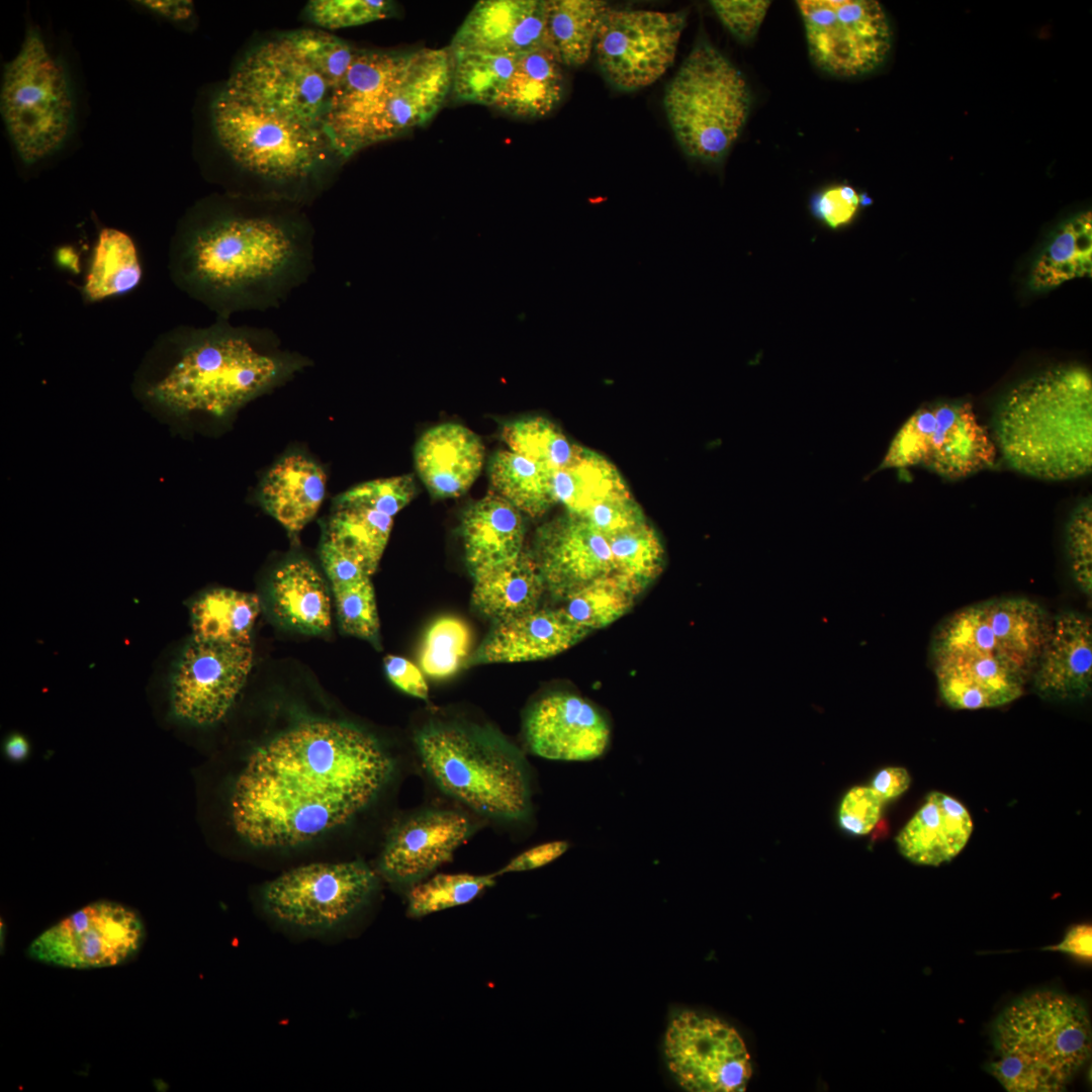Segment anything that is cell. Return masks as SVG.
<instances>
[{
    "mask_svg": "<svg viewBox=\"0 0 1092 1092\" xmlns=\"http://www.w3.org/2000/svg\"><path fill=\"white\" fill-rule=\"evenodd\" d=\"M392 771L391 757L366 732L303 721L249 756L232 793L234 828L255 847L304 843L352 819Z\"/></svg>",
    "mask_w": 1092,
    "mask_h": 1092,
    "instance_id": "1",
    "label": "cell"
},
{
    "mask_svg": "<svg viewBox=\"0 0 1092 1092\" xmlns=\"http://www.w3.org/2000/svg\"><path fill=\"white\" fill-rule=\"evenodd\" d=\"M168 255L173 283L228 320L279 307L314 269L312 233L304 223L238 209L187 220Z\"/></svg>",
    "mask_w": 1092,
    "mask_h": 1092,
    "instance_id": "2",
    "label": "cell"
},
{
    "mask_svg": "<svg viewBox=\"0 0 1092 1092\" xmlns=\"http://www.w3.org/2000/svg\"><path fill=\"white\" fill-rule=\"evenodd\" d=\"M155 373L144 396L175 415L226 416L282 383L307 361L281 349L268 328L235 326L216 317L207 327L179 326L161 335L152 351Z\"/></svg>",
    "mask_w": 1092,
    "mask_h": 1092,
    "instance_id": "3",
    "label": "cell"
},
{
    "mask_svg": "<svg viewBox=\"0 0 1092 1092\" xmlns=\"http://www.w3.org/2000/svg\"><path fill=\"white\" fill-rule=\"evenodd\" d=\"M1051 623L1041 605L1023 597L991 599L947 617L931 644L943 702L952 709L977 710L1021 697Z\"/></svg>",
    "mask_w": 1092,
    "mask_h": 1092,
    "instance_id": "4",
    "label": "cell"
},
{
    "mask_svg": "<svg viewBox=\"0 0 1092 1092\" xmlns=\"http://www.w3.org/2000/svg\"><path fill=\"white\" fill-rule=\"evenodd\" d=\"M451 84L449 48L359 50L325 117L331 152L349 158L426 123L444 104Z\"/></svg>",
    "mask_w": 1092,
    "mask_h": 1092,
    "instance_id": "5",
    "label": "cell"
},
{
    "mask_svg": "<svg viewBox=\"0 0 1092 1092\" xmlns=\"http://www.w3.org/2000/svg\"><path fill=\"white\" fill-rule=\"evenodd\" d=\"M998 447L1014 470L1045 480L1086 475L1092 467V378L1063 365L1011 388L994 416Z\"/></svg>",
    "mask_w": 1092,
    "mask_h": 1092,
    "instance_id": "6",
    "label": "cell"
},
{
    "mask_svg": "<svg viewBox=\"0 0 1092 1092\" xmlns=\"http://www.w3.org/2000/svg\"><path fill=\"white\" fill-rule=\"evenodd\" d=\"M989 1072L1009 1092L1066 1089L1088 1062L1092 1029L1077 998L1036 991L1006 1007L992 1028Z\"/></svg>",
    "mask_w": 1092,
    "mask_h": 1092,
    "instance_id": "7",
    "label": "cell"
},
{
    "mask_svg": "<svg viewBox=\"0 0 1092 1092\" xmlns=\"http://www.w3.org/2000/svg\"><path fill=\"white\" fill-rule=\"evenodd\" d=\"M416 744L427 772L451 797L494 818L530 816L529 767L506 740L479 729L434 725L418 733Z\"/></svg>",
    "mask_w": 1092,
    "mask_h": 1092,
    "instance_id": "8",
    "label": "cell"
},
{
    "mask_svg": "<svg viewBox=\"0 0 1092 1092\" xmlns=\"http://www.w3.org/2000/svg\"><path fill=\"white\" fill-rule=\"evenodd\" d=\"M663 105L686 155L718 163L746 124L751 92L740 70L717 48L702 40L668 83Z\"/></svg>",
    "mask_w": 1092,
    "mask_h": 1092,
    "instance_id": "9",
    "label": "cell"
},
{
    "mask_svg": "<svg viewBox=\"0 0 1092 1092\" xmlns=\"http://www.w3.org/2000/svg\"><path fill=\"white\" fill-rule=\"evenodd\" d=\"M0 111L13 147L28 165L58 151L73 128L69 76L35 27L27 28L18 53L4 66Z\"/></svg>",
    "mask_w": 1092,
    "mask_h": 1092,
    "instance_id": "10",
    "label": "cell"
},
{
    "mask_svg": "<svg viewBox=\"0 0 1092 1092\" xmlns=\"http://www.w3.org/2000/svg\"><path fill=\"white\" fill-rule=\"evenodd\" d=\"M215 135L245 171L272 184H301L331 152L322 129L260 110L219 93L212 103Z\"/></svg>",
    "mask_w": 1092,
    "mask_h": 1092,
    "instance_id": "11",
    "label": "cell"
},
{
    "mask_svg": "<svg viewBox=\"0 0 1092 1092\" xmlns=\"http://www.w3.org/2000/svg\"><path fill=\"white\" fill-rule=\"evenodd\" d=\"M334 91L335 87L286 33L250 52L221 93L286 120L324 130Z\"/></svg>",
    "mask_w": 1092,
    "mask_h": 1092,
    "instance_id": "12",
    "label": "cell"
},
{
    "mask_svg": "<svg viewBox=\"0 0 1092 1092\" xmlns=\"http://www.w3.org/2000/svg\"><path fill=\"white\" fill-rule=\"evenodd\" d=\"M997 447L970 402H942L915 411L901 426L879 469L922 466L949 479L991 467Z\"/></svg>",
    "mask_w": 1092,
    "mask_h": 1092,
    "instance_id": "13",
    "label": "cell"
},
{
    "mask_svg": "<svg viewBox=\"0 0 1092 1092\" xmlns=\"http://www.w3.org/2000/svg\"><path fill=\"white\" fill-rule=\"evenodd\" d=\"M376 886L375 873L363 861L310 863L268 882L262 903L278 922L324 933L351 917Z\"/></svg>",
    "mask_w": 1092,
    "mask_h": 1092,
    "instance_id": "14",
    "label": "cell"
},
{
    "mask_svg": "<svg viewBox=\"0 0 1092 1092\" xmlns=\"http://www.w3.org/2000/svg\"><path fill=\"white\" fill-rule=\"evenodd\" d=\"M813 64L840 78L872 73L887 59L892 29L877 0H798Z\"/></svg>",
    "mask_w": 1092,
    "mask_h": 1092,
    "instance_id": "15",
    "label": "cell"
},
{
    "mask_svg": "<svg viewBox=\"0 0 1092 1092\" xmlns=\"http://www.w3.org/2000/svg\"><path fill=\"white\" fill-rule=\"evenodd\" d=\"M146 936V925L135 910L115 901L98 900L38 934L26 948V956L60 968H110L133 960Z\"/></svg>",
    "mask_w": 1092,
    "mask_h": 1092,
    "instance_id": "16",
    "label": "cell"
},
{
    "mask_svg": "<svg viewBox=\"0 0 1092 1092\" xmlns=\"http://www.w3.org/2000/svg\"><path fill=\"white\" fill-rule=\"evenodd\" d=\"M686 12L610 9L598 32V67L615 88L634 91L657 81L672 65Z\"/></svg>",
    "mask_w": 1092,
    "mask_h": 1092,
    "instance_id": "17",
    "label": "cell"
},
{
    "mask_svg": "<svg viewBox=\"0 0 1092 1092\" xmlns=\"http://www.w3.org/2000/svg\"><path fill=\"white\" fill-rule=\"evenodd\" d=\"M664 1055L677 1084L690 1092H742L752 1074L740 1034L716 1017L692 1011L671 1019Z\"/></svg>",
    "mask_w": 1092,
    "mask_h": 1092,
    "instance_id": "18",
    "label": "cell"
},
{
    "mask_svg": "<svg viewBox=\"0 0 1092 1092\" xmlns=\"http://www.w3.org/2000/svg\"><path fill=\"white\" fill-rule=\"evenodd\" d=\"M251 643L192 638L171 679V704L181 720L209 725L222 719L244 688L253 665Z\"/></svg>",
    "mask_w": 1092,
    "mask_h": 1092,
    "instance_id": "19",
    "label": "cell"
},
{
    "mask_svg": "<svg viewBox=\"0 0 1092 1092\" xmlns=\"http://www.w3.org/2000/svg\"><path fill=\"white\" fill-rule=\"evenodd\" d=\"M529 750L543 758L589 761L606 753L611 725L602 710L570 692H554L538 699L524 720Z\"/></svg>",
    "mask_w": 1092,
    "mask_h": 1092,
    "instance_id": "20",
    "label": "cell"
},
{
    "mask_svg": "<svg viewBox=\"0 0 1092 1092\" xmlns=\"http://www.w3.org/2000/svg\"><path fill=\"white\" fill-rule=\"evenodd\" d=\"M530 551L546 590L558 599L614 571L608 538L569 512L539 527Z\"/></svg>",
    "mask_w": 1092,
    "mask_h": 1092,
    "instance_id": "21",
    "label": "cell"
},
{
    "mask_svg": "<svg viewBox=\"0 0 1092 1092\" xmlns=\"http://www.w3.org/2000/svg\"><path fill=\"white\" fill-rule=\"evenodd\" d=\"M470 831L468 818L454 811L415 814L390 833L380 858L381 872L392 882L415 883L450 861Z\"/></svg>",
    "mask_w": 1092,
    "mask_h": 1092,
    "instance_id": "22",
    "label": "cell"
},
{
    "mask_svg": "<svg viewBox=\"0 0 1092 1092\" xmlns=\"http://www.w3.org/2000/svg\"><path fill=\"white\" fill-rule=\"evenodd\" d=\"M1030 682L1035 694L1054 702L1080 701L1092 688V621L1066 610L1052 616L1050 632Z\"/></svg>",
    "mask_w": 1092,
    "mask_h": 1092,
    "instance_id": "23",
    "label": "cell"
},
{
    "mask_svg": "<svg viewBox=\"0 0 1092 1092\" xmlns=\"http://www.w3.org/2000/svg\"><path fill=\"white\" fill-rule=\"evenodd\" d=\"M542 48L548 49L545 1L481 0L454 34L449 50L522 55Z\"/></svg>",
    "mask_w": 1092,
    "mask_h": 1092,
    "instance_id": "24",
    "label": "cell"
},
{
    "mask_svg": "<svg viewBox=\"0 0 1092 1092\" xmlns=\"http://www.w3.org/2000/svg\"><path fill=\"white\" fill-rule=\"evenodd\" d=\"M590 632L573 623L561 609H537L498 623L473 655L471 663L524 662L557 655Z\"/></svg>",
    "mask_w": 1092,
    "mask_h": 1092,
    "instance_id": "25",
    "label": "cell"
},
{
    "mask_svg": "<svg viewBox=\"0 0 1092 1092\" xmlns=\"http://www.w3.org/2000/svg\"><path fill=\"white\" fill-rule=\"evenodd\" d=\"M414 455L419 476L431 494L450 498L465 493L480 474L484 446L468 428L445 423L421 436Z\"/></svg>",
    "mask_w": 1092,
    "mask_h": 1092,
    "instance_id": "26",
    "label": "cell"
},
{
    "mask_svg": "<svg viewBox=\"0 0 1092 1092\" xmlns=\"http://www.w3.org/2000/svg\"><path fill=\"white\" fill-rule=\"evenodd\" d=\"M973 820L968 809L941 792H931L895 838L900 853L922 866L950 861L967 845Z\"/></svg>",
    "mask_w": 1092,
    "mask_h": 1092,
    "instance_id": "27",
    "label": "cell"
},
{
    "mask_svg": "<svg viewBox=\"0 0 1092 1092\" xmlns=\"http://www.w3.org/2000/svg\"><path fill=\"white\" fill-rule=\"evenodd\" d=\"M461 534L473 578L514 560L525 549L522 513L493 491L467 508Z\"/></svg>",
    "mask_w": 1092,
    "mask_h": 1092,
    "instance_id": "28",
    "label": "cell"
},
{
    "mask_svg": "<svg viewBox=\"0 0 1092 1092\" xmlns=\"http://www.w3.org/2000/svg\"><path fill=\"white\" fill-rule=\"evenodd\" d=\"M326 484L327 475L315 461L302 454H290L267 472L260 500L289 533L297 534L316 515Z\"/></svg>",
    "mask_w": 1092,
    "mask_h": 1092,
    "instance_id": "29",
    "label": "cell"
},
{
    "mask_svg": "<svg viewBox=\"0 0 1092 1092\" xmlns=\"http://www.w3.org/2000/svg\"><path fill=\"white\" fill-rule=\"evenodd\" d=\"M544 590L535 559L524 549L514 560L474 578L472 603L500 623L536 611Z\"/></svg>",
    "mask_w": 1092,
    "mask_h": 1092,
    "instance_id": "30",
    "label": "cell"
},
{
    "mask_svg": "<svg viewBox=\"0 0 1092 1092\" xmlns=\"http://www.w3.org/2000/svg\"><path fill=\"white\" fill-rule=\"evenodd\" d=\"M271 590L275 612L290 626L309 634H321L331 627L328 585L308 560L295 559L280 567Z\"/></svg>",
    "mask_w": 1092,
    "mask_h": 1092,
    "instance_id": "31",
    "label": "cell"
},
{
    "mask_svg": "<svg viewBox=\"0 0 1092 1092\" xmlns=\"http://www.w3.org/2000/svg\"><path fill=\"white\" fill-rule=\"evenodd\" d=\"M393 517L351 495L336 497L325 540L354 557L371 576L387 545Z\"/></svg>",
    "mask_w": 1092,
    "mask_h": 1092,
    "instance_id": "32",
    "label": "cell"
},
{
    "mask_svg": "<svg viewBox=\"0 0 1092 1092\" xmlns=\"http://www.w3.org/2000/svg\"><path fill=\"white\" fill-rule=\"evenodd\" d=\"M561 66L546 48L523 54L494 107L523 118L549 114L563 96Z\"/></svg>",
    "mask_w": 1092,
    "mask_h": 1092,
    "instance_id": "33",
    "label": "cell"
},
{
    "mask_svg": "<svg viewBox=\"0 0 1092 1092\" xmlns=\"http://www.w3.org/2000/svg\"><path fill=\"white\" fill-rule=\"evenodd\" d=\"M610 9L601 0L545 1L547 48L561 65L575 68L588 61Z\"/></svg>",
    "mask_w": 1092,
    "mask_h": 1092,
    "instance_id": "34",
    "label": "cell"
},
{
    "mask_svg": "<svg viewBox=\"0 0 1092 1092\" xmlns=\"http://www.w3.org/2000/svg\"><path fill=\"white\" fill-rule=\"evenodd\" d=\"M260 613L257 595L232 588H214L191 606L193 637L202 640L251 643Z\"/></svg>",
    "mask_w": 1092,
    "mask_h": 1092,
    "instance_id": "35",
    "label": "cell"
},
{
    "mask_svg": "<svg viewBox=\"0 0 1092 1092\" xmlns=\"http://www.w3.org/2000/svg\"><path fill=\"white\" fill-rule=\"evenodd\" d=\"M488 474L493 492L530 518L543 516L556 504L554 473L511 450L491 457Z\"/></svg>",
    "mask_w": 1092,
    "mask_h": 1092,
    "instance_id": "36",
    "label": "cell"
},
{
    "mask_svg": "<svg viewBox=\"0 0 1092 1092\" xmlns=\"http://www.w3.org/2000/svg\"><path fill=\"white\" fill-rule=\"evenodd\" d=\"M553 487L556 503L577 515L611 496L631 493L616 466L587 448L579 459L554 473Z\"/></svg>",
    "mask_w": 1092,
    "mask_h": 1092,
    "instance_id": "37",
    "label": "cell"
},
{
    "mask_svg": "<svg viewBox=\"0 0 1092 1092\" xmlns=\"http://www.w3.org/2000/svg\"><path fill=\"white\" fill-rule=\"evenodd\" d=\"M1092 269V215L1081 213L1067 221L1036 261L1031 275L1034 288H1051Z\"/></svg>",
    "mask_w": 1092,
    "mask_h": 1092,
    "instance_id": "38",
    "label": "cell"
},
{
    "mask_svg": "<svg viewBox=\"0 0 1092 1092\" xmlns=\"http://www.w3.org/2000/svg\"><path fill=\"white\" fill-rule=\"evenodd\" d=\"M141 276L132 240L121 231L103 229L93 251L83 295L93 301L123 294L136 286Z\"/></svg>",
    "mask_w": 1092,
    "mask_h": 1092,
    "instance_id": "39",
    "label": "cell"
},
{
    "mask_svg": "<svg viewBox=\"0 0 1092 1092\" xmlns=\"http://www.w3.org/2000/svg\"><path fill=\"white\" fill-rule=\"evenodd\" d=\"M640 594L627 577L613 571L560 599L563 603L559 609L573 623L592 632L625 616Z\"/></svg>",
    "mask_w": 1092,
    "mask_h": 1092,
    "instance_id": "40",
    "label": "cell"
},
{
    "mask_svg": "<svg viewBox=\"0 0 1092 1092\" xmlns=\"http://www.w3.org/2000/svg\"><path fill=\"white\" fill-rule=\"evenodd\" d=\"M450 54L451 92L455 98L490 106L495 105L523 55L476 51H450Z\"/></svg>",
    "mask_w": 1092,
    "mask_h": 1092,
    "instance_id": "41",
    "label": "cell"
},
{
    "mask_svg": "<svg viewBox=\"0 0 1092 1092\" xmlns=\"http://www.w3.org/2000/svg\"><path fill=\"white\" fill-rule=\"evenodd\" d=\"M500 435L511 451L553 473L579 459L586 450L570 442L554 423L543 417L508 422Z\"/></svg>",
    "mask_w": 1092,
    "mask_h": 1092,
    "instance_id": "42",
    "label": "cell"
},
{
    "mask_svg": "<svg viewBox=\"0 0 1092 1092\" xmlns=\"http://www.w3.org/2000/svg\"><path fill=\"white\" fill-rule=\"evenodd\" d=\"M607 538L614 571L627 577L641 593L662 572L665 550L648 522Z\"/></svg>",
    "mask_w": 1092,
    "mask_h": 1092,
    "instance_id": "43",
    "label": "cell"
},
{
    "mask_svg": "<svg viewBox=\"0 0 1092 1092\" xmlns=\"http://www.w3.org/2000/svg\"><path fill=\"white\" fill-rule=\"evenodd\" d=\"M495 875L439 874L415 886L408 893L407 912L423 917L466 904L494 885Z\"/></svg>",
    "mask_w": 1092,
    "mask_h": 1092,
    "instance_id": "44",
    "label": "cell"
},
{
    "mask_svg": "<svg viewBox=\"0 0 1092 1092\" xmlns=\"http://www.w3.org/2000/svg\"><path fill=\"white\" fill-rule=\"evenodd\" d=\"M471 632L462 620L442 617L427 631L423 642L420 663L423 671L435 678L455 673L468 655Z\"/></svg>",
    "mask_w": 1092,
    "mask_h": 1092,
    "instance_id": "45",
    "label": "cell"
},
{
    "mask_svg": "<svg viewBox=\"0 0 1092 1092\" xmlns=\"http://www.w3.org/2000/svg\"><path fill=\"white\" fill-rule=\"evenodd\" d=\"M332 590L341 629L346 634L377 641L379 617L371 578Z\"/></svg>",
    "mask_w": 1092,
    "mask_h": 1092,
    "instance_id": "46",
    "label": "cell"
},
{
    "mask_svg": "<svg viewBox=\"0 0 1092 1092\" xmlns=\"http://www.w3.org/2000/svg\"><path fill=\"white\" fill-rule=\"evenodd\" d=\"M289 35L335 89L359 53L343 39L320 29H300L289 32Z\"/></svg>",
    "mask_w": 1092,
    "mask_h": 1092,
    "instance_id": "47",
    "label": "cell"
},
{
    "mask_svg": "<svg viewBox=\"0 0 1092 1092\" xmlns=\"http://www.w3.org/2000/svg\"><path fill=\"white\" fill-rule=\"evenodd\" d=\"M1065 547L1072 579L1086 597L1092 595V502L1087 497L1072 511L1065 529Z\"/></svg>",
    "mask_w": 1092,
    "mask_h": 1092,
    "instance_id": "48",
    "label": "cell"
},
{
    "mask_svg": "<svg viewBox=\"0 0 1092 1092\" xmlns=\"http://www.w3.org/2000/svg\"><path fill=\"white\" fill-rule=\"evenodd\" d=\"M394 4L384 0H313L305 8L316 25L336 29L389 17Z\"/></svg>",
    "mask_w": 1092,
    "mask_h": 1092,
    "instance_id": "49",
    "label": "cell"
},
{
    "mask_svg": "<svg viewBox=\"0 0 1092 1092\" xmlns=\"http://www.w3.org/2000/svg\"><path fill=\"white\" fill-rule=\"evenodd\" d=\"M864 200L851 185L833 184L812 196L810 208L819 222L837 231L852 222Z\"/></svg>",
    "mask_w": 1092,
    "mask_h": 1092,
    "instance_id": "50",
    "label": "cell"
},
{
    "mask_svg": "<svg viewBox=\"0 0 1092 1092\" xmlns=\"http://www.w3.org/2000/svg\"><path fill=\"white\" fill-rule=\"evenodd\" d=\"M578 516L606 537L647 522L643 510L631 493L606 498Z\"/></svg>",
    "mask_w": 1092,
    "mask_h": 1092,
    "instance_id": "51",
    "label": "cell"
},
{
    "mask_svg": "<svg viewBox=\"0 0 1092 1092\" xmlns=\"http://www.w3.org/2000/svg\"><path fill=\"white\" fill-rule=\"evenodd\" d=\"M710 4L722 24L735 38L741 42H749L756 36L771 2L713 0Z\"/></svg>",
    "mask_w": 1092,
    "mask_h": 1092,
    "instance_id": "52",
    "label": "cell"
},
{
    "mask_svg": "<svg viewBox=\"0 0 1092 1092\" xmlns=\"http://www.w3.org/2000/svg\"><path fill=\"white\" fill-rule=\"evenodd\" d=\"M883 804L871 787H853L845 794L839 806V824L851 834H868L878 823Z\"/></svg>",
    "mask_w": 1092,
    "mask_h": 1092,
    "instance_id": "53",
    "label": "cell"
},
{
    "mask_svg": "<svg viewBox=\"0 0 1092 1092\" xmlns=\"http://www.w3.org/2000/svg\"><path fill=\"white\" fill-rule=\"evenodd\" d=\"M320 555L332 589L351 586L371 577L354 557L327 540L322 544Z\"/></svg>",
    "mask_w": 1092,
    "mask_h": 1092,
    "instance_id": "54",
    "label": "cell"
},
{
    "mask_svg": "<svg viewBox=\"0 0 1092 1092\" xmlns=\"http://www.w3.org/2000/svg\"><path fill=\"white\" fill-rule=\"evenodd\" d=\"M384 667L390 681L404 693L420 698H428V685L422 671L404 657L388 655Z\"/></svg>",
    "mask_w": 1092,
    "mask_h": 1092,
    "instance_id": "55",
    "label": "cell"
},
{
    "mask_svg": "<svg viewBox=\"0 0 1092 1092\" xmlns=\"http://www.w3.org/2000/svg\"><path fill=\"white\" fill-rule=\"evenodd\" d=\"M568 842L563 840L536 845L517 855L496 875L530 871L543 867L561 856L568 849Z\"/></svg>",
    "mask_w": 1092,
    "mask_h": 1092,
    "instance_id": "56",
    "label": "cell"
},
{
    "mask_svg": "<svg viewBox=\"0 0 1092 1092\" xmlns=\"http://www.w3.org/2000/svg\"><path fill=\"white\" fill-rule=\"evenodd\" d=\"M911 778L906 768L891 766L881 769L870 787L885 803L902 795L909 788Z\"/></svg>",
    "mask_w": 1092,
    "mask_h": 1092,
    "instance_id": "57",
    "label": "cell"
},
{
    "mask_svg": "<svg viewBox=\"0 0 1092 1092\" xmlns=\"http://www.w3.org/2000/svg\"><path fill=\"white\" fill-rule=\"evenodd\" d=\"M1043 949L1059 950L1077 958L1091 960L1092 927L1090 924L1074 925L1059 944L1046 946Z\"/></svg>",
    "mask_w": 1092,
    "mask_h": 1092,
    "instance_id": "58",
    "label": "cell"
},
{
    "mask_svg": "<svg viewBox=\"0 0 1092 1092\" xmlns=\"http://www.w3.org/2000/svg\"><path fill=\"white\" fill-rule=\"evenodd\" d=\"M138 3L148 10L173 21L188 20L193 14V3L191 1L148 0L139 1Z\"/></svg>",
    "mask_w": 1092,
    "mask_h": 1092,
    "instance_id": "59",
    "label": "cell"
},
{
    "mask_svg": "<svg viewBox=\"0 0 1092 1092\" xmlns=\"http://www.w3.org/2000/svg\"><path fill=\"white\" fill-rule=\"evenodd\" d=\"M28 750L26 739L19 734H13L5 743V752L12 760H22L28 754Z\"/></svg>",
    "mask_w": 1092,
    "mask_h": 1092,
    "instance_id": "60",
    "label": "cell"
}]
</instances>
